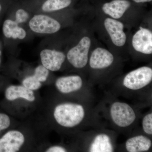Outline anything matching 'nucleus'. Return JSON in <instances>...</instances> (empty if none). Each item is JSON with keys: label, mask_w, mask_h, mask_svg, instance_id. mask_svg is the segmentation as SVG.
I'll use <instances>...</instances> for the list:
<instances>
[{"label": "nucleus", "mask_w": 152, "mask_h": 152, "mask_svg": "<svg viewBox=\"0 0 152 152\" xmlns=\"http://www.w3.org/2000/svg\"><path fill=\"white\" fill-rule=\"evenodd\" d=\"M84 116V109L78 104H61L55 108L54 111V116L57 122L65 127L77 126L81 122Z\"/></svg>", "instance_id": "obj_1"}, {"label": "nucleus", "mask_w": 152, "mask_h": 152, "mask_svg": "<svg viewBox=\"0 0 152 152\" xmlns=\"http://www.w3.org/2000/svg\"><path fill=\"white\" fill-rule=\"evenodd\" d=\"M91 42L90 38L86 36L81 39L77 45L69 50L67 58L74 67L81 69L86 65Z\"/></svg>", "instance_id": "obj_2"}, {"label": "nucleus", "mask_w": 152, "mask_h": 152, "mask_svg": "<svg viewBox=\"0 0 152 152\" xmlns=\"http://www.w3.org/2000/svg\"><path fill=\"white\" fill-rule=\"evenodd\" d=\"M152 80L151 68L143 66L129 73L124 78L123 84L129 89L139 90L149 84Z\"/></svg>", "instance_id": "obj_3"}, {"label": "nucleus", "mask_w": 152, "mask_h": 152, "mask_svg": "<svg viewBox=\"0 0 152 152\" xmlns=\"http://www.w3.org/2000/svg\"><path fill=\"white\" fill-rule=\"evenodd\" d=\"M29 26L37 34H51L58 31L61 28L59 22L46 15H35L30 20Z\"/></svg>", "instance_id": "obj_4"}, {"label": "nucleus", "mask_w": 152, "mask_h": 152, "mask_svg": "<svg viewBox=\"0 0 152 152\" xmlns=\"http://www.w3.org/2000/svg\"><path fill=\"white\" fill-rule=\"evenodd\" d=\"M110 115L114 123L121 127L129 126L136 119L135 113L129 104L116 102L111 106Z\"/></svg>", "instance_id": "obj_5"}, {"label": "nucleus", "mask_w": 152, "mask_h": 152, "mask_svg": "<svg viewBox=\"0 0 152 152\" xmlns=\"http://www.w3.org/2000/svg\"><path fill=\"white\" fill-rule=\"evenodd\" d=\"M132 44L134 49L145 54L152 53V32L148 29L140 27L133 36Z\"/></svg>", "instance_id": "obj_6"}, {"label": "nucleus", "mask_w": 152, "mask_h": 152, "mask_svg": "<svg viewBox=\"0 0 152 152\" xmlns=\"http://www.w3.org/2000/svg\"><path fill=\"white\" fill-rule=\"evenodd\" d=\"M104 26L114 45L119 47L124 45L126 36L122 22L112 18H107L104 22Z\"/></svg>", "instance_id": "obj_7"}, {"label": "nucleus", "mask_w": 152, "mask_h": 152, "mask_svg": "<svg viewBox=\"0 0 152 152\" xmlns=\"http://www.w3.org/2000/svg\"><path fill=\"white\" fill-rule=\"evenodd\" d=\"M40 56L42 65L53 72L59 70L66 59L64 53L55 50L44 49Z\"/></svg>", "instance_id": "obj_8"}, {"label": "nucleus", "mask_w": 152, "mask_h": 152, "mask_svg": "<svg viewBox=\"0 0 152 152\" xmlns=\"http://www.w3.org/2000/svg\"><path fill=\"white\" fill-rule=\"evenodd\" d=\"M23 134L18 131H11L0 139V152L18 151L25 142Z\"/></svg>", "instance_id": "obj_9"}, {"label": "nucleus", "mask_w": 152, "mask_h": 152, "mask_svg": "<svg viewBox=\"0 0 152 152\" xmlns=\"http://www.w3.org/2000/svg\"><path fill=\"white\" fill-rule=\"evenodd\" d=\"M114 60L113 55L111 52L103 48H98L92 53L89 64L92 69H104L111 65Z\"/></svg>", "instance_id": "obj_10"}, {"label": "nucleus", "mask_w": 152, "mask_h": 152, "mask_svg": "<svg viewBox=\"0 0 152 152\" xmlns=\"http://www.w3.org/2000/svg\"><path fill=\"white\" fill-rule=\"evenodd\" d=\"M131 5L129 0H112L104 3L102 9L104 13L117 20L123 16Z\"/></svg>", "instance_id": "obj_11"}, {"label": "nucleus", "mask_w": 152, "mask_h": 152, "mask_svg": "<svg viewBox=\"0 0 152 152\" xmlns=\"http://www.w3.org/2000/svg\"><path fill=\"white\" fill-rule=\"evenodd\" d=\"M83 80L77 75L61 77L57 79L56 86L58 90L63 94H69L78 91L83 86Z\"/></svg>", "instance_id": "obj_12"}, {"label": "nucleus", "mask_w": 152, "mask_h": 152, "mask_svg": "<svg viewBox=\"0 0 152 152\" xmlns=\"http://www.w3.org/2000/svg\"><path fill=\"white\" fill-rule=\"evenodd\" d=\"M6 99L9 101H14L18 98H23L29 102L35 100V96L32 90L24 86H12L7 88L5 91Z\"/></svg>", "instance_id": "obj_13"}, {"label": "nucleus", "mask_w": 152, "mask_h": 152, "mask_svg": "<svg viewBox=\"0 0 152 152\" xmlns=\"http://www.w3.org/2000/svg\"><path fill=\"white\" fill-rule=\"evenodd\" d=\"M151 140L145 136L140 135L128 139L126 143L127 151L129 152H142L148 151L151 146Z\"/></svg>", "instance_id": "obj_14"}, {"label": "nucleus", "mask_w": 152, "mask_h": 152, "mask_svg": "<svg viewBox=\"0 0 152 152\" xmlns=\"http://www.w3.org/2000/svg\"><path fill=\"white\" fill-rule=\"evenodd\" d=\"M90 151L91 152H112L113 148L109 136L100 134L96 136L91 145Z\"/></svg>", "instance_id": "obj_15"}, {"label": "nucleus", "mask_w": 152, "mask_h": 152, "mask_svg": "<svg viewBox=\"0 0 152 152\" xmlns=\"http://www.w3.org/2000/svg\"><path fill=\"white\" fill-rule=\"evenodd\" d=\"M72 0H45L42 6L45 12H53L63 10L72 4Z\"/></svg>", "instance_id": "obj_16"}, {"label": "nucleus", "mask_w": 152, "mask_h": 152, "mask_svg": "<svg viewBox=\"0 0 152 152\" xmlns=\"http://www.w3.org/2000/svg\"><path fill=\"white\" fill-rule=\"evenodd\" d=\"M18 24L15 21L7 19L4 22L3 26V32L6 37L11 38L14 30Z\"/></svg>", "instance_id": "obj_17"}, {"label": "nucleus", "mask_w": 152, "mask_h": 152, "mask_svg": "<svg viewBox=\"0 0 152 152\" xmlns=\"http://www.w3.org/2000/svg\"><path fill=\"white\" fill-rule=\"evenodd\" d=\"M24 86L31 90H37L41 88L42 84L34 76H30L23 80Z\"/></svg>", "instance_id": "obj_18"}, {"label": "nucleus", "mask_w": 152, "mask_h": 152, "mask_svg": "<svg viewBox=\"0 0 152 152\" xmlns=\"http://www.w3.org/2000/svg\"><path fill=\"white\" fill-rule=\"evenodd\" d=\"M49 71L43 66L39 65L36 68L34 75L41 83L44 82L47 80L48 77Z\"/></svg>", "instance_id": "obj_19"}, {"label": "nucleus", "mask_w": 152, "mask_h": 152, "mask_svg": "<svg viewBox=\"0 0 152 152\" xmlns=\"http://www.w3.org/2000/svg\"><path fill=\"white\" fill-rule=\"evenodd\" d=\"M142 127L144 132L148 134H152V114H148L142 121Z\"/></svg>", "instance_id": "obj_20"}, {"label": "nucleus", "mask_w": 152, "mask_h": 152, "mask_svg": "<svg viewBox=\"0 0 152 152\" xmlns=\"http://www.w3.org/2000/svg\"><path fill=\"white\" fill-rule=\"evenodd\" d=\"M29 15L27 11L23 9H20L16 11L15 13V21L19 24L26 22Z\"/></svg>", "instance_id": "obj_21"}, {"label": "nucleus", "mask_w": 152, "mask_h": 152, "mask_svg": "<svg viewBox=\"0 0 152 152\" xmlns=\"http://www.w3.org/2000/svg\"><path fill=\"white\" fill-rule=\"evenodd\" d=\"M26 36V32L23 28L18 26L14 30L12 34L11 38L13 39H25Z\"/></svg>", "instance_id": "obj_22"}, {"label": "nucleus", "mask_w": 152, "mask_h": 152, "mask_svg": "<svg viewBox=\"0 0 152 152\" xmlns=\"http://www.w3.org/2000/svg\"><path fill=\"white\" fill-rule=\"evenodd\" d=\"M10 125V119L7 115L0 113V132L7 129Z\"/></svg>", "instance_id": "obj_23"}, {"label": "nucleus", "mask_w": 152, "mask_h": 152, "mask_svg": "<svg viewBox=\"0 0 152 152\" xmlns=\"http://www.w3.org/2000/svg\"><path fill=\"white\" fill-rule=\"evenodd\" d=\"M47 152H65L66 151L64 148L61 146H53L50 147L47 150Z\"/></svg>", "instance_id": "obj_24"}, {"label": "nucleus", "mask_w": 152, "mask_h": 152, "mask_svg": "<svg viewBox=\"0 0 152 152\" xmlns=\"http://www.w3.org/2000/svg\"><path fill=\"white\" fill-rule=\"evenodd\" d=\"M132 1L135 3L141 4V3L150 2L152 1V0H132Z\"/></svg>", "instance_id": "obj_25"}, {"label": "nucleus", "mask_w": 152, "mask_h": 152, "mask_svg": "<svg viewBox=\"0 0 152 152\" xmlns=\"http://www.w3.org/2000/svg\"><path fill=\"white\" fill-rule=\"evenodd\" d=\"M1 50H0V64H1Z\"/></svg>", "instance_id": "obj_26"}, {"label": "nucleus", "mask_w": 152, "mask_h": 152, "mask_svg": "<svg viewBox=\"0 0 152 152\" xmlns=\"http://www.w3.org/2000/svg\"><path fill=\"white\" fill-rule=\"evenodd\" d=\"M1 4H0V12H1Z\"/></svg>", "instance_id": "obj_27"}]
</instances>
